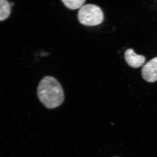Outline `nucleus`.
Returning <instances> with one entry per match:
<instances>
[{
	"label": "nucleus",
	"instance_id": "nucleus-1",
	"mask_svg": "<svg viewBox=\"0 0 157 157\" xmlns=\"http://www.w3.org/2000/svg\"><path fill=\"white\" fill-rule=\"evenodd\" d=\"M37 94L41 103L49 109L61 106L65 100L61 85L53 76H45L41 79L37 87Z\"/></svg>",
	"mask_w": 157,
	"mask_h": 157
},
{
	"label": "nucleus",
	"instance_id": "nucleus-2",
	"mask_svg": "<svg viewBox=\"0 0 157 157\" xmlns=\"http://www.w3.org/2000/svg\"><path fill=\"white\" fill-rule=\"evenodd\" d=\"M77 17L82 25L87 26L99 25L104 19V13L101 8L90 4L82 6L78 10Z\"/></svg>",
	"mask_w": 157,
	"mask_h": 157
},
{
	"label": "nucleus",
	"instance_id": "nucleus-3",
	"mask_svg": "<svg viewBox=\"0 0 157 157\" xmlns=\"http://www.w3.org/2000/svg\"><path fill=\"white\" fill-rule=\"evenodd\" d=\"M141 74L147 82H153L157 81V57L151 59L143 66Z\"/></svg>",
	"mask_w": 157,
	"mask_h": 157
},
{
	"label": "nucleus",
	"instance_id": "nucleus-4",
	"mask_svg": "<svg viewBox=\"0 0 157 157\" xmlns=\"http://www.w3.org/2000/svg\"><path fill=\"white\" fill-rule=\"evenodd\" d=\"M124 57L127 63L133 68L140 67L145 62V57L135 53L132 48H129L125 52Z\"/></svg>",
	"mask_w": 157,
	"mask_h": 157
},
{
	"label": "nucleus",
	"instance_id": "nucleus-5",
	"mask_svg": "<svg viewBox=\"0 0 157 157\" xmlns=\"http://www.w3.org/2000/svg\"><path fill=\"white\" fill-rule=\"evenodd\" d=\"M11 13V4L6 0H0V21L8 18Z\"/></svg>",
	"mask_w": 157,
	"mask_h": 157
},
{
	"label": "nucleus",
	"instance_id": "nucleus-6",
	"mask_svg": "<svg viewBox=\"0 0 157 157\" xmlns=\"http://www.w3.org/2000/svg\"><path fill=\"white\" fill-rule=\"evenodd\" d=\"M62 2L64 5L68 9L71 10H76V9L81 8L83 6L85 0H62Z\"/></svg>",
	"mask_w": 157,
	"mask_h": 157
},
{
	"label": "nucleus",
	"instance_id": "nucleus-7",
	"mask_svg": "<svg viewBox=\"0 0 157 157\" xmlns=\"http://www.w3.org/2000/svg\"></svg>",
	"mask_w": 157,
	"mask_h": 157
}]
</instances>
